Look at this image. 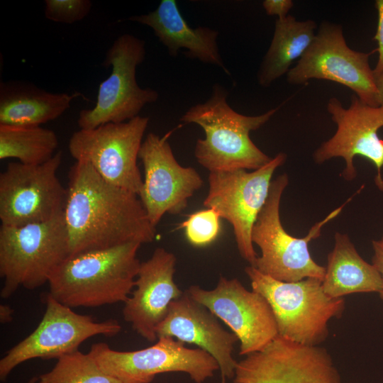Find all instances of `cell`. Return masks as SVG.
I'll use <instances>...</instances> for the list:
<instances>
[{
	"label": "cell",
	"mask_w": 383,
	"mask_h": 383,
	"mask_svg": "<svg viewBox=\"0 0 383 383\" xmlns=\"http://www.w3.org/2000/svg\"><path fill=\"white\" fill-rule=\"evenodd\" d=\"M375 80L378 91L379 106H383V71L375 76Z\"/></svg>",
	"instance_id": "obj_32"
},
{
	"label": "cell",
	"mask_w": 383,
	"mask_h": 383,
	"mask_svg": "<svg viewBox=\"0 0 383 383\" xmlns=\"http://www.w3.org/2000/svg\"><path fill=\"white\" fill-rule=\"evenodd\" d=\"M262 6L268 16H276L277 19L287 17L294 6L292 0H265Z\"/></svg>",
	"instance_id": "obj_29"
},
{
	"label": "cell",
	"mask_w": 383,
	"mask_h": 383,
	"mask_svg": "<svg viewBox=\"0 0 383 383\" xmlns=\"http://www.w3.org/2000/svg\"><path fill=\"white\" fill-rule=\"evenodd\" d=\"M288 183L285 173L272 181L268 197L252 227V241L261 250L255 267L282 282H298L310 277L323 281L326 267L313 260L309 243L320 236L323 226L335 218L345 204L315 223L305 237L296 238L284 230L279 216L282 195Z\"/></svg>",
	"instance_id": "obj_6"
},
{
	"label": "cell",
	"mask_w": 383,
	"mask_h": 383,
	"mask_svg": "<svg viewBox=\"0 0 383 383\" xmlns=\"http://www.w3.org/2000/svg\"><path fill=\"white\" fill-rule=\"evenodd\" d=\"M322 287L329 296L343 298L354 293H379L382 279L377 268L360 255L348 235L337 232L328 254Z\"/></svg>",
	"instance_id": "obj_21"
},
{
	"label": "cell",
	"mask_w": 383,
	"mask_h": 383,
	"mask_svg": "<svg viewBox=\"0 0 383 383\" xmlns=\"http://www.w3.org/2000/svg\"><path fill=\"white\" fill-rule=\"evenodd\" d=\"M370 55L347 45L341 25L323 21L308 50L287 73V81L292 84L312 79L332 81L353 91L363 103L379 106Z\"/></svg>",
	"instance_id": "obj_11"
},
{
	"label": "cell",
	"mask_w": 383,
	"mask_h": 383,
	"mask_svg": "<svg viewBox=\"0 0 383 383\" xmlns=\"http://www.w3.org/2000/svg\"><path fill=\"white\" fill-rule=\"evenodd\" d=\"M140 245L131 243L70 256L50 277L48 294L70 308L124 303L135 287Z\"/></svg>",
	"instance_id": "obj_3"
},
{
	"label": "cell",
	"mask_w": 383,
	"mask_h": 383,
	"mask_svg": "<svg viewBox=\"0 0 383 383\" xmlns=\"http://www.w3.org/2000/svg\"><path fill=\"white\" fill-rule=\"evenodd\" d=\"M67 191L70 256L155 240V227L139 196L107 182L89 163L72 165Z\"/></svg>",
	"instance_id": "obj_1"
},
{
	"label": "cell",
	"mask_w": 383,
	"mask_h": 383,
	"mask_svg": "<svg viewBox=\"0 0 383 383\" xmlns=\"http://www.w3.org/2000/svg\"><path fill=\"white\" fill-rule=\"evenodd\" d=\"M145 57L144 40L131 34L115 40L102 63L106 67H111V72L99 85L94 107L79 112L80 129L126 122L139 116L145 105L158 99L157 91L141 88L136 81V68Z\"/></svg>",
	"instance_id": "obj_9"
},
{
	"label": "cell",
	"mask_w": 383,
	"mask_h": 383,
	"mask_svg": "<svg viewBox=\"0 0 383 383\" xmlns=\"http://www.w3.org/2000/svg\"><path fill=\"white\" fill-rule=\"evenodd\" d=\"M245 272L252 290L266 298L277 322L279 336L306 345H319L329 335L328 322L340 318L345 309L343 298H332L322 280L306 278L287 282L274 279L249 265Z\"/></svg>",
	"instance_id": "obj_4"
},
{
	"label": "cell",
	"mask_w": 383,
	"mask_h": 383,
	"mask_svg": "<svg viewBox=\"0 0 383 383\" xmlns=\"http://www.w3.org/2000/svg\"><path fill=\"white\" fill-rule=\"evenodd\" d=\"M186 292L230 328L240 342V355L261 350L279 335L268 301L236 278L221 276L213 289L192 285Z\"/></svg>",
	"instance_id": "obj_14"
},
{
	"label": "cell",
	"mask_w": 383,
	"mask_h": 383,
	"mask_svg": "<svg viewBox=\"0 0 383 383\" xmlns=\"http://www.w3.org/2000/svg\"><path fill=\"white\" fill-rule=\"evenodd\" d=\"M287 159L279 152L252 172L246 170L210 172L209 192L204 206L213 209L233 228L240 256L255 267L258 257L252 241V230L268 197L272 177Z\"/></svg>",
	"instance_id": "obj_7"
},
{
	"label": "cell",
	"mask_w": 383,
	"mask_h": 383,
	"mask_svg": "<svg viewBox=\"0 0 383 383\" xmlns=\"http://www.w3.org/2000/svg\"><path fill=\"white\" fill-rule=\"evenodd\" d=\"M88 353L102 371L121 383H150L156 375L166 372L185 373L195 383H203L218 370L215 359L205 350L187 348L170 336L133 351H118L98 343Z\"/></svg>",
	"instance_id": "obj_8"
},
{
	"label": "cell",
	"mask_w": 383,
	"mask_h": 383,
	"mask_svg": "<svg viewBox=\"0 0 383 383\" xmlns=\"http://www.w3.org/2000/svg\"><path fill=\"white\" fill-rule=\"evenodd\" d=\"M218 319L185 291L170 303L165 318L157 328V338L172 337L205 350L218 365L221 383H227V379H233L235 374L238 362L233 353L238 338L224 329Z\"/></svg>",
	"instance_id": "obj_19"
},
{
	"label": "cell",
	"mask_w": 383,
	"mask_h": 383,
	"mask_svg": "<svg viewBox=\"0 0 383 383\" xmlns=\"http://www.w3.org/2000/svg\"><path fill=\"white\" fill-rule=\"evenodd\" d=\"M79 93H50L34 88L1 87L0 125L35 127L60 116Z\"/></svg>",
	"instance_id": "obj_23"
},
{
	"label": "cell",
	"mask_w": 383,
	"mask_h": 383,
	"mask_svg": "<svg viewBox=\"0 0 383 383\" xmlns=\"http://www.w3.org/2000/svg\"><path fill=\"white\" fill-rule=\"evenodd\" d=\"M170 134L160 137L148 133L138 155L145 174L139 198L154 227L165 213L183 211L189 199L204 184L194 168L177 161L168 141Z\"/></svg>",
	"instance_id": "obj_17"
},
{
	"label": "cell",
	"mask_w": 383,
	"mask_h": 383,
	"mask_svg": "<svg viewBox=\"0 0 383 383\" xmlns=\"http://www.w3.org/2000/svg\"><path fill=\"white\" fill-rule=\"evenodd\" d=\"M38 377H33L31 379H30L27 383H38Z\"/></svg>",
	"instance_id": "obj_33"
},
{
	"label": "cell",
	"mask_w": 383,
	"mask_h": 383,
	"mask_svg": "<svg viewBox=\"0 0 383 383\" xmlns=\"http://www.w3.org/2000/svg\"><path fill=\"white\" fill-rule=\"evenodd\" d=\"M57 145V137L52 130L0 125L1 160L16 158L24 165H40L55 155Z\"/></svg>",
	"instance_id": "obj_24"
},
{
	"label": "cell",
	"mask_w": 383,
	"mask_h": 383,
	"mask_svg": "<svg viewBox=\"0 0 383 383\" xmlns=\"http://www.w3.org/2000/svg\"><path fill=\"white\" fill-rule=\"evenodd\" d=\"M13 311L10 306L6 304L0 305V322L7 323L13 320Z\"/></svg>",
	"instance_id": "obj_31"
},
{
	"label": "cell",
	"mask_w": 383,
	"mask_h": 383,
	"mask_svg": "<svg viewBox=\"0 0 383 383\" xmlns=\"http://www.w3.org/2000/svg\"><path fill=\"white\" fill-rule=\"evenodd\" d=\"M221 217L207 208L191 214L182 223L188 241L194 246H205L216 240L221 231Z\"/></svg>",
	"instance_id": "obj_26"
},
{
	"label": "cell",
	"mask_w": 383,
	"mask_h": 383,
	"mask_svg": "<svg viewBox=\"0 0 383 383\" xmlns=\"http://www.w3.org/2000/svg\"><path fill=\"white\" fill-rule=\"evenodd\" d=\"M375 7L378 13V23L374 39L377 41L379 56L375 68L373 70L374 76L383 71V0L375 1Z\"/></svg>",
	"instance_id": "obj_28"
},
{
	"label": "cell",
	"mask_w": 383,
	"mask_h": 383,
	"mask_svg": "<svg viewBox=\"0 0 383 383\" xmlns=\"http://www.w3.org/2000/svg\"><path fill=\"white\" fill-rule=\"evenodd\" d=\"M233 383H342L328 350L277 336L237 362Z\"/></svg>",
	"instance_id": "obj_15"
},
{
	"label": "cell",
	"mask_w": 383,
	"mask_h": 383,
	"mask_svg": "<svg viewBox=\"0 0 383 383\" xmlns=\"http://www.w3.org/2000/svg\"><path fill=\"white\" fill-rule=\"evenodd\" d=\"M45 303V311L36 328L1 359V381L26 361L34 358L57 359L78 350L79 345L92 336H113L121 330L116 320L96 321L91 316L77 313L49 294Z\"/></svg>",
	"instance_id": "obj_13"
},
{
	"label": "cell",
	"mask_w": 383,
	"mask_h": 383,
	"mask_svg": "<svg viewBox=\"0 0 383 383\" xmlns=\"http://www.w3.org/2000/svg\"><path fill=\"white\" fill-rule=\"evenodd\" d=\"M62 151L35 165L10 162L0 174L1 225L20 227L64 213L67 191L57 177Z\"/></svg>",
	"instance_id": "obj_12"
},
{
	"label": "cell",
	"mask_w": 383,
	"mask_h": 383,
	"mask_svg": "<svg viewBox=\"0 0 383 383\" xmlns=\"http://www.w3.org/2000/svg\"><path fill=\"white\" fill-rule=\"evenodd\" d=\"M70 255L64 213L43 223L20 227L1 225V296L9 298L21 287L32 290L48 283Z\"/></svg>",
	"instance_id": "obj_5"
},
{
	"label": "cell",
	"mask_w": 383,
	"mask_h": 383,
	"mask_svg": "<svg viewBox=\"0 0 383 383\" xmlns=\"http://www.w3.org/2000/svg\"><path fill=\"white\" fill-rule=\"evenodd\" d=\"M148 122V117L138 116L123 123L79 129L70 139V153L77 162L89 163L107 182L139 196L143 179L137 159Z\"/></svg>",
	"instance_id": "obj_10"
},
{
	"label": "cell",
	"mask_w": 383,
	"mask_h": 383,
	"mask_svg": "<svg viewBox=\"0 0 383 383\" xmlns=\"http://www.w3.org/2000/svg\"><path fill=\"white\" fill-rule=\"evenodd\" d=\"M326 108L337 129L330 139L314 151V162L321 164L331 158H343L345 166L341 175L345 180L351 181L357 176L354 157H365L376 167L375 182L383 190V140L377 133L383 127V106H369L353 94L348 108H344L335 97L329 99Z\"/></svg>",
	"instance_id": "obj_16"
},
{
	"label": "cell",
	"mask_w": 383,
	"mask_h": 383,
	"mask_svg": "<svg viewBox=\"0 0 383 383\" xmlns=\"http://www.w3.org/2000/svg\"><path fill=\"white\" fill-rule=\"evenodd\" d=\"M45 16L50 21L71 24L82 21L89 13V0H45Z\"/></svg>",
	"instance_id": "obj_27"
},
{
	"label": "cell",
	"mask_w": 383,
	"mask_h": 383,
	"mask_svg": "<svg viewBox=\"0 0 383 383\" xmlns=\"http://www.w3.org/2000/svg\"><path fill=\"white\" fill-rule=\"evenodd\" d=\"M177 258L163 248L140 263L134 289L124 302V320L149 342L157 340V328L165 318L170 303L182 292L174 280Z\"/></svg>",
	"instance_id": "obj_18"
},
{
	"label": "cell",
	"mask_w": 383,
	"mask_h": 383,
	"mask_svg": "<svg viewBox=\"0 0 383 383\" xmlns=\"http://www.w3.org/2000/svg\"><path fill=\"white\" fill-rule=\"evenodd\" d=\"M380 241L383 243V236H382V239L380 240Z\"/></svg>",
	"instance_id": "obj_34"
},
{
	"label": "cell",
	"mask_w": 383,
	"mask_h": 383,
	"mask_svg": "<svg viewBox=\"0 0 383 383\" xmlns=\"http://www.w3.org/2000/svg\"><path fill=\"white\" fill-rule=\"evenodd\" d=\"M227 90L215 84L205 102L189 108L180 118L199 126L205 133L195 145L197 162L210 172L257 170L272 157L252 141L250 133L265 125L276 113L272 109L257 116H245L228 104Z\"/></svg>",
	"instance_id": "obj_2"
},
{
	"label": "cell",
	"mask_w": 383,
	"mask_h": 383,
	"mask_svg": "<svg viewBox=\"0 0 383 383\" xmlns=\"http://www.w3.org/2000/svg\"><path fill=\"white\" fill-rule=\"evenodd\" d=\"M316 23L313 20L297 21L288 15L277 19L270 45L257 71L258 84L270 87L287 74L292 64L299 60L316 36Z\"/></svg>",
	"instance_id": "obj_22"
},
{
	"label": "cell",
	"mask_w": 383,
	"mask_h": 383,
	"mask_svg": "<svg viewBox=\"0 0 383 383\" xmlns=\"http://www.w3.org/2000/svg\"><path fill=\"white\" fill-rule=\"evenodd\" d=\"M38 383H121L102 371L94 359L79 350L57 359L51 370L41 374Z\"/></svg>",
	"instance_id": "obj_25"
},
{
	"label": "cell",
	"mask_w": 383,
	"mask_h": 383,
	"mask_svg": "<svg viewBox=\"0 0 383 383\" xmlns=\"http://www.w3.org/2000/svg\"><path fill=\"white\" fill-rule=\"evenodd\" d=\"M374 255L372 257V265L379 272L382 279V289L379 293L383 299V243L380 240L372 241Z\"/></svg>",
	"instance_id": "obj_30"
},
{
	"label": "cell",
	"mask_w": 383,
	"mask_h": 383,
	"mask_svg": "<svg viewBox=\"0 0 383 383\" xmlns=\"http://www.w3.org/2000/svg\"><path fill=\"white\" fill-rule=\"evenodd\" d=\"M129 20L151 28L172 57L185 49L187 57L216 65L231 75L217 45L218 32L204 26L192 28L182 16L175 0H162L155 10L131 16Z\"/></svg>",
	"instance_id": "obj_20"
}]
</instances>
